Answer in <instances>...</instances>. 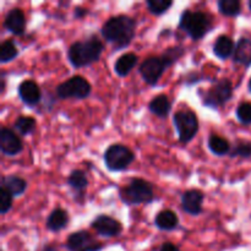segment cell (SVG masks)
<instances>
[{
  "mask_svg": "<svg viewBox=\"0 0 251 251\" xmlns=\"http://www.w3.org/2000/svg\"><path fill=\"white\" fill-rule=\"evenodd\" d=\"M136 21L126 15H117L103 24L100 28L103 38L114 44L115 48L122 49L129 46L135 37Z\"/></svg>",
  "mask_w": 251,
  "mask_h": 251,
  "instance_id": "1",
  "label": "cell"
},
{
  "mask_svg": "<svg viewBox=\"0 0 251 251\" xmlns=\"http://www.w3.org/2000/svg\"><path fill=\"white\" fill-rule=\"evenodd\" d=\"M104 50V44L98 37L91 36L83 41L74 42L68 49V59L76 69L88 66L100 60Z\"/></svg>",
  "mask_w": 251,
  "mask_h": 251,
  "instance_id": "2",
  "label": "cell"
},
{
  "mask_svg": "<svg viewBox=\"0 0 251 251\" xmlns=\"http://www.w3.org/2000/svg\"><path fill=\"white\" fill-rule=\"evenodd\" d=\"M119 195L123 202L129 206L151 203L156 199L152 184L140 178L131 179L129 184L120 189Z\"/></svg>",
  "mask_w": 251,
  "mask_h": 251,
  "instance_id": "3",
  "label": "cell"
},
{
  "mask_svg": "<svg viewBox=\"0 0 251 251\" xmlns=\"http://www.w3.org/2000/svg\"><path fill=\"white\" fill-rule=\"evenodd\" d=\"M212 22L210 16L203 11H193V10H185L181 14L180 21H179V28L185 32L191 37L194 41H199L206 36L211 29Z\"/></svg>",
  "mask_w": 251,
  "mask_h": 251,
  "instance_id": "4",
  "label": "cell"
},
{
  "mask_svg": "<svg viewBox=\"0 0 251 251\" xmlns=\"http://www.w3.org/2000/svg\"><path fill=\"white\" fill-rule=\"evenodd\" d=\"M104 164L112 172H122L135 161V154L127 146L122 144L110 145L104 152Z\"/></svg>",
  "mask_w": 251,
  "mask_h": 251,
  "instance_id": "5",
  "label": "cell"
},
{
  "mask_svg": "<svg viewBox=\"0 0 251 251\" xmlns=\"http://www.w3.org/2000/svg\"><path fill=\"white\" fill-rule=\"evenodd\" d=\"M174 126L181 144L190 142L199 132L198 115L191 109H181L174 114Z\"/></svg>",
  "mask_w": 251,
  "mask_h": 251,
  "instance_id": "6",
  "label": "cell"
},
{
  "mask_svg": "<svg viewBox=\"0 0 251 251\" xmlns=\"http://www.w3.org/2000/svg\"><path fill=\"white\" fill-rule=\"evenodd\" d=\"M233 97V83L229 78H221L216 81L202 97V104L211 109H218L229 102Z\"/></svg>",
  "mask_w": 251,
  "mask_h": 251,
  "instance_id": "7",
  "label": "cell"
},
{
  "mask_svg": "<svg viewBox=\"0 0 251 251\" xmlns=\"http://www.w3.org/2000/svg\"><path fill=\"white\" fill-rule=\"evenodd\" d=\"M55 92L60 100H69V98L85 100L91 93V83L83 76L75 75L59 83L55 88Z\"/></svg>",
  "mask_w": 251,
  "mask_h": 251,
  "instance_id": "8",
  "label": "cell"
},
{
  "mask_svg": "<svg viewBox=\"0 0 251 251\" xmlns=\"http://www.w3.org/2000/svg\"><path fill=\"white\" fill-rule=\"evenodd\" d=\"M69 251H100L104 245L98 242L88 230H77L71 233L65 243Z\"/></svg>",
  "mask_w": 251,
  "mask_h": 251,
  "instance_id": "9",
  "label": "cell"
},
{
  "mask_svg": "<svg viewBox=\"0 0 251 251\" xmlns=\"http://www.w3.org/2000/svg\"><path fill=\"white\" fill-rule=\"evenodd\" d=\"M167 68H169V66L167 65V63L163 60L162 56H151V58L142 61L139 71L140 75L142 76V78H144L147 85L154 86L157 85V82L162 77Z\"/></svg>",
  "mask_w": 251,
  "mask_h": 251,
  "instance_id": "10",
  "label": "cell"
},
{
  "mask_svg": "<svg viewBox=\"0 0 251 251\" xmlns=\"http://www.w3.org/2000/svg\"><path fill=\"white\" fill-rule=\"evenodd\" d=\"M91 227L96 230L100 235L105 238L119 237L123 232L122 223L118 220L113 218L112 216H108L102 213L98 215L91 223Z\"/></svg>",
  "mask_w": 251,
  "mask_h": 251,
  "instance_id": "11",
  "label": "cell"
},
{
  "mask_svg": "<svg viewBox=\"0 0 251 251\" xmlns=\"http://www.w3.org/2000/svg\"><path fill=\"white\" fill-rule=\"evenodd\" d=\"M0 150L5 156L14 157L24 150V144L14 130L4 126L0 130Z\"/></svg>",
  "mask_w": 251,
  "mask_h": 251,
  "instance_id": "12",
  "label": "cell"
},
{
  "mask_svg": "<svg viewBox=\"0 0 251 251\" xmlns=\"http://www.w3.org/2000/svg\"><path fill=\"white\" fill-rule=\"evenodd\" d=\"M205 195L198 189L184 191L181 195V207L186 213L191 216H199L202 212V203Z\"/></svg>",
  "mask_w": 251,
  "mask_h": 251,
  "instance_id": "13",
  "label": "cell"
},
{
  "mask_svg": "<svg viewBox=\"0 0 251 251\" xmlns=\"http://www.w3.org/2000/svg\"><path fill=\"white\" fill-rule=\"evenodd\" d=\"M17 92H19L20 100L25 104L31 105V107H34V105L38 104L42 100L41 88H39V86L33 80L22 81L19 85Z\"/></svg>",
  "mask_w": 251,
  "mask_h": 251,
  "instance_id": "14",
  "label": "cell"
},
{
  "mask_svg": "<svg viewBox=\"0 0 251 251\" xmlns=\"http://www.w3.org/2000/svg\"><path fill=\"white\" fill-rule=\"evenodd\" d=\"M4 27L15 36H21L26 29V16L19 7H14L7 11L4 19Z\"/></svg>",
  "mask_w": 251,
  "mask_h": 251,
  "instance_id": "15",
  "label": "cell"
},
{
  "mask_svg": "<svg viewBox=\"0 0 251 251\" xmlns=\"http://www.w3.org/2000/svg\"><path fill=\"white\" fill-rule=\"evenodd\" d=\"M69 223V215L64 208L56 207L47 217V229L50 232H59L66 228Z\"/></svg>",
  "mask_w": 251,
  "mask_h": 251,
  "instance_id": "16",
  "label": "cell"
},
{
  "mask_svg": "<svg viewBox=\"0 0 251 251\" xmlns=\"http://www.w3.org/2000/svg\"><path fill=\"white\" fill-rule=\"evenodd\" d=\"M235 44L229 36L221 34L213 44V53L221 60H226L234 54Z\"/></svg>",
  "mask_w": 251,
  "mask_h": 251,
  "instance_id": "17",
  "label": "cell"
},
{
  "mask_svg": "<svg viewBox=\"0 0 251 251\" xmlns=\"http://www.w3.org/2000/svg\"><path fill=\"white\" fill-rule=\"evenodd\" d=\"M154 226L159 230H174L179 226V217L172 210H163L158 212L154 218Z\"/></svg>",
  "mask_w": 251,
  "mask_h": 251,
  "instance_id": "18",
  "label": "cell"
},
{
  "mask_svg": "<svg viewBox=\"0 0 251 251\" xmlns=\"http://www.w3.org/2000/svg\"><path fill=\"white\" fill-rule=\"evenodd\" d=\"M172 109V102L168 96L158 95L151 100L149 103V110L152 114L157 115L161 119H164L169 115Z\"/></svg>",
  "mask_w": 251,
  "mask_h": 251,
  "instance_id": "19",
  "label": "cell"
},
{
  "mask_svg": "<svg viewBox=\"0 0 251 251\" xmlns=\"http://www.w3.org/2000/svg\"><path fill=\"white\" fill-rule=\"evenodd\" d=\"M233 59L237 64L250 66L251 65V39L242 37L235 44Z\"/></svg>",
  "mask_w": 251,
  "mask_h": 251,
  "instance_id": "20",
  "label": "cell"
},
{
  "mask_svg": "<svg viewBox=\"0 0 251 251\" xmlns=\"http://www.w3.org/2000/svg\"><path fill=\"white\" fill-rule=\"evenodd\" d=\"M1 188L12 196H21L27 190V181L19 176H5L1 178Z\"/></svg>",
  "mask_w": 251,
  "mask_h": 251,
  "instance_id": "21",
  "label": "cell"
},
{
  "mask_svg": "<svg viewBox=\"0 0 251 251\" xmlns=\"http://www.w3.org/2000/svg\"><path fill=\"white\" fill-rule=\"evenodd\" d=\"M137 64V56L134 53H125L120 55L114 63V71L120 77H125L131 73Z\"/></svg>",
  "mask_w": 251,
  "mask_h": 251,
  "instance_id": "22",
  "label": "cell"
},
{
  "mask_svg": "<svg viewBox=\"0 0 251 251\" xmlns=\"http://www.w3.org/2000/svg\"><path fill=\"white\" fill-rule=\"evenodd\" d=\"M207 146L208 149H210V151L212 152L215 156L218 157L226 156V154L229 153L230 150H232V146H230L229 141H228L227 139L215 134H212L208 137Z\"/></svg>",
  "mask_w": 251,
  "mask_h": 251,
  "instance_id": "23",
  "label": "cell"
},
{
  "mask_svg": "<svg viewBox=\"0 0 251 251\" xmlns=\"http://www.w3.org/2000/svg\"><path fill=\"white\" fill-rule=\"evenodd\" d=\"M66 183L76 193H82L88 186V179L85 172L81 171V169H74L68 176Z\"/></svg>",
  "mask_w": 251,
  "mask_h": 251,
  "instance_id": "24",
  "label": "cell"
},
{
  "mask_svg": "<svg viewBox=\"0 0 251 251\" xmlns=\"http://www.w3.org/2000/svg\"><path fill=\"white\" fill-rule=\"evenodd\" d=\"M37 122L33 117H28V115H21V117L17 118L14 123V129L17 132L22 135V136H26V135L32 134V132L36 130Z\"/></svg>",
  "mask_w": 251,
  "mask_h": 251,
  "instance_id": "25",
  "label": "cell"
},
{
  "mask_svg": "<svg viewBox=\"0 0 251 251\" xmlns=\"http://www.w3.org/2000/svg\"><path fill=\"white\" fill-rule=\"evenodd\" d=\"M217 6L221 14L228 17L238 16L242 11V4L239 0H220Z\"/></svg>",
  "mask_w": 251,
  "mask_h": 251,
  "instance_id": "26",
  "label": "cell"
},
{
  "mask_svg": "<svg viewBox=\"0 0 251 251\" xmlns=\"http://www.w3.org/2000/svg\"><path fill=\"white\" fill-rule=\"evenodd\" d=\"M17 55H19V50L12 39H6L2 42L0 46V61L2 64L14 60Z\"/></svg>",
  "mask_w": 251,
  "mask_h": 251,
  "instance_id": "27",
  "label": "cell"
},
{
  "mask_svg": "<svg viewBox=\"0 0 251 251\" xmlns=\"http://www.w3.org/2000/svg\"><path fill=\"white\" fill-rule=\"evenodd\" d=\"M229 156L232 158H234V157L249 158V157H251V141H248V140H237L234 146H232Z\"/></svg>",
  "mask_w": 251,
  "mask_h": 251,
  "instance_id": "28",
  "label": "cell"
},
{
  "mask_svg": "<svg viewBox=\"0 0 251 251\" xmlns=\"http://www.w3.org/2000/svg\"><path fill=\"white\" fill-rule=\"evenodd\" d=\"M146 5L151 14L163 15L173 6V1L171 0H147Z\"/></svg>",
  "mask_w": 251,
  "mask_h": 251,
  "instance_id": "29",
  "label": "cell"
},
{
  "mask_svg": "<svg viewBox=\"0 0 251 251\" xmlns=\"http://www.w3.org/2000/svg\"><path fill=\"white\" fill-rule=\"evenodd\" d=\"M184 53H185V50H184L183 47H171L161 56L166 61L167 65L172 66L184 55Z\"/></svg>",
  "mask_w": 251,
  "mask_h": 251,
  "instance_id": "30",
  "label": "cell"
},
{
  "mask_svg": "<svg viewBox=\"0 0 251 251\" xmlns=\"http://www.w3.org/2000/svg\"><path fill=\"white\" fill-rule=\"evenodd\" d=\"M237 118L242 124L251 125V103L243 102L237 108Z\"/></svg>",
  "mask_w": 251,
  "mask_h": 251,
  "instance_id": "31",
  "label": "cell"
},
{
  "mask_svg": "<svg viewBox=\"0 0 251 251\" xmlns=\"http://www.w3.org/2000/svg\"><path fill=\"white\" fill-rule=\"evenodd\" d=\"M12 201H14V196L4 188L0 189V213L1 215H6L11 210Z\"/></svg>",
  "mask_w": 251,
  "mask_h": 251,
  "instance_id": "32",
  "label": "cell"
},
{
  "mask_svg": "<svg viewBox=\"0 0 251 251\" xmlns=\"http://www.w3.org/2000/svg\"><path fill=\"white\" fill-rule=\"evenodd\" d=\"M158 251H179V249L173 244V243L166 242L162 244V247L159 248Z\"/></svg>",
  "mask_w": 251,
  "mask_h": 251,
  "instance_id": "33",
  "label": "cell"
},
{
  "mask_svg": "<svg viewBox=\"0 0 251 251\" xmlns=\"http://www.w3.org/2000/svg\"><path fill=\"white\" fill-rule=\"evenodd\" d=\"M88 14V10L85 9V7H76L75 11H74V16L75 19H82L86 15Z\"/></svg>",
  "mask_w": 251,
  "mask_h": 251,
  "instance_id": "34",
  "label": "cell"
},
{
  "mask_svg": "<svg viewBox=\"0 0 251 251\" xmlns=\"http://www.w3.org/2000/svg\"><path fill=\"white\" fill-rule=\"evenodd\" d=\"M38 251H59L58 248L53 244H46L41 248Z\"/></svg>",
  "mask_w": 251,
  "mask_h": 251,
  "instance_id": "35",
  "label": "cell"
},
{
  "mask_svg": "<svg viewBox=\"0 0 251 251\" xmlns=\"http://www.w3.org/2000/svg\"><path fill=\"white\" fill-rule=\"evenodd\" d=\"M1 92H4L5 91V78L4 77H1Z\"/></svg>",
  "mask_w": 251,
  "mask_h": 251,
  "instance_id": "36",
  "label": "cell"
},
{
  "mask_svg": "<svg viewBox=\"0 0 251 251\" xmlns=\"http://www.w3.org/2000/svg\"><path fill=\"white\" fill-rule=\"evenodd\" d=\"M249 90H250V92H251V78H250V81H249Z\"/></svg>",
  "mask_w": 251,
  "mask_h": 251,
  "instance_id": "37",
  "label": "cell"
},
{
  "mask_svg": "<svg viewBox=\"0 0 251 251\" xmlns=\"http://www.w3.org/2000/svg\"><path fill=\"white\" fill-rule=\"evenodd\" d=\"M249 7H250V10H251V0L249 1Z\"/></svg>",
  "mask_w": 251,
  "mask_h": 251,
  "instance_id": "38",
  "label": "cell"
}]
</instances>
